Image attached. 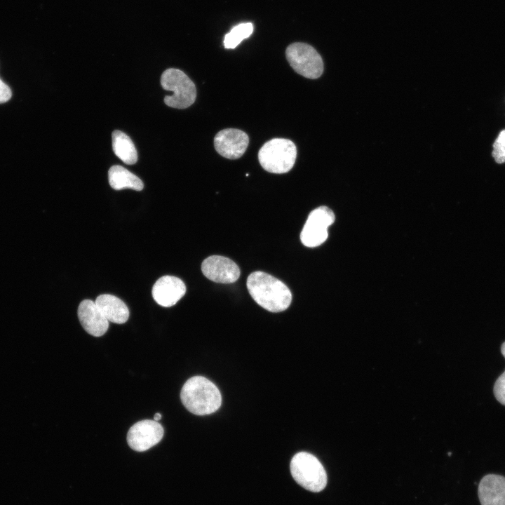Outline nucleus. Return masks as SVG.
I'll use <instances>...</instances> for the list:
<instances>
[{
  "label": "nucleus",
  "instance_id": "obj_17",
  "mask_svg": "<svg viewBox=\"0 0 505 505\" xmlns=\"http://www.w3.org/2000/svg\"><path fill=\"white\" fill-rule=\"evenodd\" d=\"M253 25L251 22L240 23L234 27L224 38L225 48H236L243 39L248 38L253 32Z\"/></svg>",
  "mask_w": 505,
  "mask_h": 505
},
{
  "label": "nucleus",
  "instance_id": "obj_11",
  "mask_svg": "<svg viewBox=\"0 0 505 505\" xmlns=\"http://www.w3.org/2000/svg\"><path fill=\"white\" fill-rule=\"evenodd\" d=\"M152 296L155 302L164 307L175 305L185 294L184 282L173 276H163L159 278L152 288Z\"/></svg>",
  "mask_w": 505,
  "mask_h": 505
},
{
  "label": "nucleus",
  "instance_id": "obj_10",
  "mask_svg": "<svg viewBox=\"0 0 505 505\" xmlns=\"http://www.w3.org/2000/svg\"><path fill=\"white\" fill-rule=\"evenodd\" d=\"M201 271L210 281L220 283H231L240 276V269L229 258L213 255L206 258L201 264Z\"/></svg>",
  "mask_w": 505,
  "mask_h": 505
},
{
  "label": "nucleus",
  "instance_id": "obj_14",
  "mask_svg": "<svg viewBox=\"0 0 505 505\" xmlns=\"http://www.w3.org/2000/svg\"><path fill=\"white\" fill-rule=\"evenodd\" d=\"M95 302L109 321L122 324L129 318V309L127 305L116 296L109 294L100 295Z\"/></svg>",
  "mask_w": 505,
  "mask_h": 505
},
{
  "label": "nucleus",
  "instance_id": "obj_15",
  "mask_svg": "<svg viewBox=\"0 0 505 505\" xmlns=\"http://www.w3.org/2000/svg\"><path fill=\"white\" fill-rule=\"evenodd\" d=\"M108 180L111 187L115 190L130 188L141 191L144 187L142 181L135 175L121 166H113L108 171Z\"/></svg>",
  "mask_w": 505,
  "mask_h": 505
},
{
  "label": "nucleus",
  "instance_id": "obj_18",
  "mask_svg": "<svg viewBox=\"0 0 505 505\" xmlns=\"http://www.w3.org/2000/svg\"><path fill=\"white\" fill-rule=\"evenodd\" d=\"M492 156L497 163H505V130L500 132L493 144Z\"/></svg>",
  "mask_w": 505,
  "mask_h": 505
},
{
  "label": "nucleus",
  "instance_id": "obj_19",
  "mask_svg": "<svg viewBox=\"0 0 505 505\" xmlns=\"http://www.w3.org/2000/svg\"><path fill=\"white\" fill-rule=\"evenodd\" d=\"M501 351L505 358V342L501 345ZM494 393L497 400L505 405V371L496 380L494 386Z\"/></svg>",
  "mask_w": 505,
  "mask_h": 505
},
{
  "label": "nucleus",
  "instance_id": "obj_5",
  "mask_svg": "<svg viewBox=\"0 0 505 505\" xmlns=\"http://www.w3.org/2000/svg\"><path fill=\"white\" fill-rule=\"evenodd\" d=\"M161 84L163 89L173 92V95L164 97L168 107L185 109L191 106L196 97V89L194 82L182 71L170 68L163 72Z\"/></svg>",
  "mask_w": 505,
  "mask_h": 505
},
{
  "label": "nucleus",
  "instance_id": "obj_1",
  "mask_svg": "<svg viewBox=\"0 0 505 505\" xmlns=\"http://www.w3.org/2000/svg\"><path fill=\"white\" fill-rule=\"evenodd\" d=\"M246 285L256 303L269 311H285L291 303L292 294L288 286L265 272H252L248 276Z\"/></svg>",
  "mask_w": 505,
  "mask_h": 505
},
{
  "label": "nucleus",
  "instance_id": "obj_8",
  "mask_svg": "<svg viewBox=\"0 0 505 505\" xmlns=\"http://www.w3.org/2000/svg\"><path fill=\"white\" fill-rule=\"evenodd\" d=\"M163 433V428L158 422L144 419L137 422L130 428L127 433V442L133 450L144 452L159 443Z\"/></svg>",
  "mask_w": 505,
  "mask_h": 505
},
{
  "label": "nucleus",
  "instance_id": "obj_3",
  "mask_svg": "<svg viewBox=\"0 0 505 505\" xmlns=\"http://www.w3.org/2000/svg\"><path fill=\"white\" fill-rule=\"evenodd\" d=\"M297 157L293 142L285 138H274L263 144L258 152L261 166L267 172L281 174L290 171Z\"/></svg>",
  "mask_w": 505,
  "mask_h": 505
},
{
  "label": "nucleus",
  "instance_id": "obj_20",
  "mask_svg": "<svg viewBox=\"0 0 505 505\" xmlns=\"http://www.w3.org/2000/svg\"><path fill=\"white\" fill-rule=\"evenodd\" d=\"M11 96V88L0 79V104L8 102Z\"/></svg>",
  "mask_w": 505,
  "mask_h": 505
},
{
  "label": "nucleus",
  "instance_id": "obj_16",
  "mask_svg": "<svg viewBox=\"0 0 505 505\" xmlns=\"http://www.w3.org/2000/svg\"><path fill=\"white\" fill-rule=\"evenodd\" d=\"M112 149L116 156L123 163L134 164L137 161V153L131 139L121 130H115L112 134Z\"/></svg>",
  "mask_w": 505,
  "mask_h": 505
},
{
  "label": "nucleus",
  "instance_id": "obj_2",
  "mask_svg": "<svg viewBox=\"0 0 505 505\" xmlns=\"http://www.w3.org/2000/svg\"><path fill=\"white\" fill-rule=\"evenodd\" d=\"M180 398L184 406L196 415L212 414L222 403L218 388L202 376H194L185 382L181 389Z\"/></svg>",
  "mask_w": 505,
  "mask_h": 505
},
{
  "label": "nucleus",
  "instance_id": "obj_7",
  "mask_svg": "<svg viewBox=\"0 0 505 505\" xmlns=\"http://www.w3.org/2000/svg\"><path fill=\"white\" fill-rule=\"evenodd\" d=\"M332 210L326 206H320L312 210L300 234V240L307 247H316L321 245L328 238V228L335 221Z\"/></svg>",
  "mask_w": 505,
  "mask_h": 505
},
{
  "label": "nucleus",
  "instance_id": "obj_4",
  "mask_svg": "<svg viewBox=\"0 0 505 505\" xmlns=\"http://www.w3.org/2000/svg\"><path fill=\"white\" fill-rule=\"evenodd\" d=\"M290 468L295 480L304 489L318 492L325 487V470L313 454L306 452L297 453L291 459Z\"/></svg>",
  "mask_w": 505,
  "mask_h": 505
},
{
  "label": "nucleus",
  "instance_id": "obj_12",
  "mask_svg": "<svg viewBox=\"0 0 505 505\" xmlns=\"http://www.w3.org/2000/svg\"><path fill=\"white\" fill-rule=\"evenodd\" d=\"M78 318L83 329L95 337L103 335L109 328V321L90 299H84L80 303Z\"/></svg>",
  "mask_w": 505,
  "mask_h": 505
},
{
  "label": "nucleus",
  "instance_id": "obj_9",
  "mask_svg": "<svg viewBox=\"0 0 505 505\" xmlns=\"http://www.w3.org/2000/svg\"><path fill=\"white\" fill-rule=\"evenodd\" d=\"M249 143L248 135L243 130L226 128L218 132L214 138L217 152L224 158L237 159L245 153Z\"/></svg>",
  "mask_w": 505,
  "mask_h": 505
},
{
  "label": "nucleus",
  "instance_id": "obj_13",
  "mask_svg": "<svg viewBox=\"0 0 505 505\" xmlns=\"http://www.w3.org/2000/svg\"><path fill=\"white\" fill-rule=\"evenodd\" d=\"M478 493L481 505H505V478L495 474L484 476Z\"/></svg>",
  "mask_w": 505,
  "mask_h": 505
},
{
  "label": "nucleus",
  "instance_id": "obj_6",
  "mask_svg": "<svg viewBox=\"0 0 505 505\" xmlns=\"http://www.w3.org/2000/svg\"><path fill=\"white\" fill-rule=\"evenodd\" d=\"M285 55L291 67L306 78L318 79L323 72V59L311 45L293 43L286 48Z\"/></svg>",
  "mask_w": 505,
  "mask_h": 505
},
{
  "label": "nucleus",
  "instance_id": "obj_21",
  "mask_svg": "<svg viewBox=\"0 0 505 505\" xmlns=\"http://www.w3.org/2000/svg\"><path fill=\"white\" fill-rule=\"evenodd\" d=\"M162 416L160 413H156L154 416V420L158 422L161 419Z\"/></svg>",
  "mask_w": 505,
  "mask_h": 505
}]
</instances>
